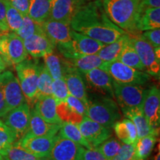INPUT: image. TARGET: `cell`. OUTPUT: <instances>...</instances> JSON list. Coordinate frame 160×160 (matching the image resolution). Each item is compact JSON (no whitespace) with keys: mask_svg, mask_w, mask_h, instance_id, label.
<instances>
[{"mask_svg":"<svg viewBox=\"0 0 160 160\" xmlns=\"http://www.w3.org/2000/svg\"><path fill=\"white\" fill-rule=\"evenodd\" d=\"M71 29L108 45L117 40L126 32L108 17L101 0L80 5L70 23Z\"/></svg>","mask_w":160,"mask_h":160,"instance_id":"obj_1","label":"cell"},{"mask_svg":"<svg viewBox=\"0 0 160 160\" xmlns=\"http://www.w3.org/2000/svg\"><path fill=\"white\" fill-rule=\"evenodd\" d=\"M102 2L112 22L129 35L138 34L137 24L142 11L141 0H102Z\"/></svg>","mask_w":160,"mask_h":160,"instance_id":"obj_2","label":"cell"},{"mask_svg":"<svg viewBox=\"0 0 160 160\" xmlns=\"http://www.w3.org/2000/svg\"><path fill=\"white\" fill-rule=\"evenodd\" d=\"M105 44L73 30L69 42L57 45L59 53L65 59H73L81 56L97 54Z\"/></svg>","mask_w":160,"mask_h":160,"instance_id":"obj_3","label":"cell"},{"mask_svg":"<svg viewBox=\"0 0 160 160\" xmlns=\"http://www.w3.org/2000/svg\"><path fill=\"white\" fill-rule=\"evenodd\" d=\"M16 71L27 103L29 105L35 104L39 72V61L25 59L16 65Z\"/></svg>","mask_w":160,"mask_h":160,"instance_id":"obj_4","label":"cell"},{"mask_svg":"<svg viewBox=\"0 0 160 160\" xmlns=\"http://www.w3.org/2000/svg\"><path fill=\"white\" fill-rule=\"evenodd\" d=\"M85 117L111 128L120 119L121 113L113 98L105 97L92 102L89 101Z\"/></svg>","mask_w":160,"mask_h":160,"instance_id":"obj_5","label":"cell"},{"mask_svg":"<svg viewBox=\"0 0 160 160\" xmlns=\"http://www.w3.org/2000/svg\"><path fill=\"white\" fill-rule=\"evenodd\" d=\"M130 42L137 51L146 73L159 77L160 48H154L139 34L129 35Z\"/></svg>","mask_w":160,"mask_h":160,"instance_id":"obj_6","label":"cell"},{"mask_svg":"<svg viewBox=\"0 0 160 160\" xmlns=\"http://www.w3.org/2000/svg\"><path fill=\"white\" fill-rule=\"evenodd\" d=\"M28 55L23 39L14 32H6L0 37V57L6 65H17Z\"/></svg>","mask_w":160,"mask_h":160,"instance_id":"obj_7","label":"cell"},{"mask_svg":"<svg viewBox=\"0 0 160 160\" xmlns=\"http://www.w3.org/2000/svg\"><path fill=\"white\" fill-rule=\"evenodd\" d=\"M114 97L124 112L137 107H142L148 90L140 85L119 83L113 80Z\"/></svg>","mask_w":160,"mask_h":160,"instance_id":"obj_8","label":"cell"},{"mask_svg":"<svg viewBox=\"0 0 160 160\" xmlns=\"http://www.w3.org/2000/svg\"><path fill=\"white\" fill-rule=\"evenodd\" d=\"M100 68L105 70L113 81L123 84H135L142 85L150 80V75L125 65L116 60L111 62H104Z\"/></svg>","mask_w":160,"mask_h":160,"instance_id":"obj_9","label":"cell"},{"mask_svg":"<svg viewBox=\"0 0 160 160\" xmlns=\"http://www.w3.org/2000/svg\"><path fill=\"white\" fill-rule=\"evenodd\" d=\"M142 108L150 133L158 137L160 128V91L158 88L153 86L148 90Z\"/></svg>","mask_w":160,"mask_h":160,"instance_id":"obj_10","label":"cell"},{"mask_svg":"<svg viewBox=\"0 0 160 160\" xmlns=\"http://www.w3.org/2000/svg\"><path fill=\"white\" fill-rule=\"evenodd\" d=\"M31 119V108L25 102L10 111L4 117V123L17 136L19 140L28 133Z\"/></svg>","mask_w":160,"mask_h":160,"instance_id":"obj_11","label":"cell"},{"mask_svg":"<svg viewBox=\"0 0 160 160\" xmlns=\"http://www.w3.org/2000/svg\"><path fill=\"white\" fill-rule=\"evenodd\" d=\"M57 139V134L53 136H33L27 133L18 140L17 143L22 148L37 157H47Z\"/></svg>","mask_w":160,"mask_h":160,"instance_id":"obj_12","label":"cell"},{"mask_svg":"<svg viewBox=\"0 0 160 160\" xmlns=\"http://www.w3.org/2000/svg\"><path fill=\"white\" fill-rule=\"evenodd\" d=\"M84 149L82 146L57 135V139L46 157V160H80Z\"/></svg>","mask_w":160,"mask_h":160,"instance_id":"obj_13","label":"cell"},{"mask_svg":"<svg viewBox=\"0 0 160 160\" xmlns=\"http://www.w3.org/2000/svg\"><path fill=\"white\" fill-rule=\"evenodd\" d=\"M78 127L92 148H97L111 137V128L100 125L88 117H84Z\"/></svg>","mask_w":160,"mask_h":160,"instance_id":"obj_14","label":"cell"},{"mask_svg":"<svg viewBox=\"0 0 160 160\" xmlns=\"http://www.w3.org/2000/svg\"><path fill=\"white\" fill-rule=\"evenodd\" d=\"M3 77L4 93L8 111L26 102L25 96L20 87L19 80L11 71L2 73Z\"/></svg>","mask_w":160,"mask_h":160,"instance_id":"obj_15","label":"cell"},{"mask_svg":"<svg viewBox=\"0 0 160 160\" xmlns=\"http://www.w3.org/2000/svg\"><path fill=\"white\" fill-rule=\"evenodd\" d=\"M66 62H67V67L64 73L63 77L65 80L69 94L81 100L88 108L89 99L88 97L85 82L82 77L81 73L75 68H73L67 61V59Z\"/></svg>","mask_w":160,"mask_h":160,"instance_id":"obj_16","label":"cell"},{"mask_svg":"<svg viewBox=\"0 0 160 160\" xmlns=\"http://www.w3.org/2000/svg\"><path fill=\"white\" fill-rule=\"evenodd\" d=\"M23 42L28 54L35 59L43 57L47 53L54 51L57 47L44 31L30 36L23 39Z\"/></svg>","mask_w":160,"mask_h":160,"instance_id":"obj_17","label":"cell"},{"mask_svg":"<svg viewBox=\"0 0 160 160\" xmlns=\"http://www.w3.org/2000/svg\"><path fill=\"white\" fill-rule=\"evenodd\" d=\"M84 76L85 81L92 90L109 95L111 98H114L113 88V79L105 70L102 68H94L86 73H81Z\"/></svg>","mask_w":160,"mask_h":160,"instance_id":"obj_18","label":"cell"},{"mask_svg":"<svg viewBox=\"0 0 160 160\" xmlns=\"http://www.w3.org/2000/svg\"><path fill=\"white\" fill-rule=\"evenodd\" d=\"M42 28L56 45L69 42L71 40V28L69 24L48 19L41 24Z\"/></svg>","mask_w":160,"mask_h":160,"instance_id":"obj_19","label":"cell"},{"mask_svg":"<svg viewBox=\"0 0 160 160\" xmlns=\"http://www.w3.org/2000/svg\"><path fill=\"white\" fill-rule=\"evenodd\" d=\"M51 12L49 19L69 24L81 5L80 0H50Z\"/></svg>","mask_w":160,"mask_h":160,"instance_id":"obj_20","label":"cell"},{"mask_svg":"<svg viewBox=\"0 0 160 160\" xmlns=\"http://www.w3.org/2000/svg\"><path fill=\"white\" fill-rule=\"evenodd\" d=\"M33 109L43 120L51 124H62L57 112V102L52 96L37 100Z\"/></svg>","mask_w":160,"mask_h":160,"instance_id":"obj_21","label":"cell"},{"mask_svg":"<svg viewBox=\"0 0 160 160\" xmlns=\"http://www.w3.org/2000/svg\"><path fill=\"white\" fill-rule=\"evenodd\" d=\"M62 124H51L43 120L34 109L31 110L29 130L28 133L33 136H53L57 135Z\"/></svg>","mask_w":160,"mask_h":160,"instance_id":"obj_22","label":"cell"},{"mask_svg":"<svg viewBox=\"0 0 160 160\" xmlns=\"http://www.w3.org/2000/svg\"><path fill=\"white\" fill-rule=\"evenodd\" d=\"M160 28V8H147L140 13L137 24V31H146Z\"/></svg>","mask_w":160,"mask_h":160,"instance_id":"obj_23","label":"cell"},{"mask_svg":"<svg viewBox=\"0 0 160 160\" xmlns=\"http://www.w3.org/2000/svg\"><path fill=\"white\" fill-rule=\"evenodd\" d=\"M115 133L118 139L125 144L135 145L138 139L137 131L134 124L131 119H124L117 121L113 125Z\"/></svg>","mask_w":160,"mask_h":160,"instance_id":"obj_24","label":"cell"},{"mask_svg":"<svg viewBox=\"0 0 160 160\" xmlns=\"http://www.w3.org/2000/svg\"><path fill=\"white\" fill-rule=\"evenodd\" d=\"M129 39V34L126 33L113 42L104 45L98 52L97 55L105 62H111L118 60L124 46L128 42Z\"/></svg>","mask_w":160,"mask_h":160,"instance_id":"obj_25","label":"cell"},{"mask_svg":"<svg viewBox=\"0 0 160 160\" xmlns=\"http://www.w3.org/2000/svg\"><path fill=\"white\" fill-rule=\"evenodd\" d=\"M43 59L46 68L49 71L53 79L63 77L67 67V62L65 58L53 51L44 56Z\"/></svg>","mask_w":160,"mask_h":160,"instance_id":"obj_26","label":"cell"},{"mask_svg":"<svg viewBox=\"0 0 160 160\" xmlns=\"http://www.w3.org/2000/svg\"><path fill=\"white\" fill-rule=\"evenodd\" d=\"M50 0H30L28 15L33 21L42 24L50 18Z\"/></svg>","mask_w":160,"mask_h":160,"instance_id":"obj_27","label":"cell"},{"mask_svg":"<svg viewBox=\"0 0 160 160\" xmlns=\"http://www.w3.org/2000/svg\"><path fill=\"white\" fill-rule=\"evenodd\" d=\"M66 59L81 73H86L92 69L99 68L105 62L97 54L81 56L73 59Z\"/></svg>","mask_w":160,"mask_h":160,"instance_id":"obj_28","label":"cell"},{"mask_svg":"<svg viewBox=\"0 0 160 160\" xmlns=\"http://www.w3.org/2000/svg\"><path fill=\"white\" fill-rule=\"evenodd\" d=\"M57 135L59 136L60 137L71 140L72 142L82 146L85 148H92L91 145L88 142L87 140L82 134L78 125L75 124L64 122L62 123L61 128H60Z\"/></svg>","mask_w":160,"mask_h":160,"instance_id":"obj_29","label":"cell"},{"mask_svg":"<svg viewBox=\"0 0 160 160\" xmlns=\"http://www.w3.org/2000/svg\"><path fill=\"white\" fill-rule=\"evenodd\" d=\"M124 115L134 124L137 131L138 139L150 134V129L144 115L142 107H137L124 112Z\"/></svg>","mask_w":160,"mask_h":160,"instance_id":"obj_30","label":"cell"},{"mask_svg":"<svg viewBox=\"0 0 160 160\" xmlns=\"http://www.w3.org/2000/svg\"><path fill=\"white\" fill-rule=\"evenodd\" d=\"M53 78L46 68L45 64L39 63V72L37 82V92L36 96L37 100L45 97L52 96V83Z\"/></svg>","mask_w":160,"mask_h":160,"instance_id":"obj_31","label":"cell"},{"mask_svg":"<svg viewBox=\"0 0 160 160\" xmlns=\"http://www.w3.org/2000/svg\"><path fill=\"white\" fill-rule=\"evenodd\" d=\"M118 61L121 62L125 65L141 71H145V68H144L137 51L130 42V39L124 46L122 51L118 58Z\"/></svg>","mask_w":160,"mask_h":160,"instance_id":"obj_32","label":"cell"},{"mask_svg":"<svg viewBox=\"0 0 160 160\" xmlns=\"http://www.w3.org/2000/svg\"><path fill=\"white\" fill-rule=\"evenodd\" d=\"M157 137L150 133L137 139L135 144V160H145L149 157L157 142Z\"/></svg>","mask_w":160,"mask_h":160,"instance_id":"obj_33","label":"cell"},{"mask_svg":"<svg viewBox=\"0 0 160 160\" xmlns=\"http://www.w3.org/2000/svg\"><path fill=\"white\" fill-rule=\"evenodd\" d=\"M17 141L18 139L15 133L0 120V153L5 157L8 149Z\"/></svg>","mask_w":160,"mask_h":160,"instance_id":"obj_34","label":"cell"},{"mask_svg":"<svg viewBox=\"0 0 160 160\" xmlns=\"http://www.w3.org/2000/svg\"><path fill=\"white\" fill-rule=\"evenodd\" d=\"M57 112L59 119L62 122H71L75 125H79L83 119V116L72 110L65 102L57 104Z\"/></svg>","mask_w":160,"mask_h":160,"instance_id":"obj_35","label":"cell"},{"mask_svg":"<svg viewBox=\"0 0 160 160\" xmlns=\"http://www.w3.org/2000/svg\"><path fill=\"white\" fill-rule=\"evenodd\" d=\"M5 158L8 160H46V157H39L27 151L22 148L17 142L8 149Z\"/></svg>","mask_w":160,"mask_h":160,"instance_id":"obj_36","label":"cell"},{"mask_svg":"<svg viewBox=\"0 0 160 160\" xmlns=\"http://www.w3.org/2000/svg\"><path fill=\"white\" fill-rule=\"evenodd\" d=\"M23 21V15L13 8L7 0L6 6V22L9 31L17 33Z\"/></svg>","mask_w":160,"mask_h":160,"instance_id":"obj_37","label":"cell"},{"mask_svg":"<svg viewBox=\"0 0 160 160\" xmlns=\"http://www.w3.org/2000/svg\"><path fill=\"white\" fill-rule=\"evenodd\" d=\"M42 31H43L41 24L33 21L31 18L29 17L28 15L26 14L23 15L22 24L16 33L22 39H25L30 36Z\"/></svg>","mask_w":160,"mask_h":160,"instance_id":"obj_38","label":"cell"},{"mask_svg":"<svg viewBox=\"0 0 160 160\" xmlns=\"http://www.w3.org/2000/svg\"><path fill=\"white\" fill-rule=\"evenodd\" d=\"M122 145V144L120 142L119 140L111 137L106 139L97 148L102 152V153L105 156L106 159L108 160H111L119 151Z\"/></svg>","mask_w":160,"mask_h":160,"instance_id":"obj_39","label":"cell"},{"mask_svg":"<svg viewBox=\"0 0 160 160\" xmlns=\"http://www.w3.org/2000/svg\"><path fill=\"white\" fill-rule=\"evenodd\" d=\"M68 95L69 92L64 77L53 79L52 83V97L57 104L65 102Z\"/></svg>","mask_w":160,"mask_h":160,"instance_id":"obj_40","label":"cell"},{"mask_svg":"<svg viewBox=\"0 0 160 160\" xmlns=\"http://www.w3.org/2000/svg\"><path fill=\"white\" fill-rule=\"evenodd\" d=\"M135 145L122 144L118 153L111 160H135Z\"/></svg>","mask_w":160,"mask_h":160,"instance_id":"obj_41","label":"cell"},{"mask_svg":"<svg viewBox=\"0 0 160 160\" xmlns=\"http://www.w3.org/2000/svg\"><path fill=\"white\" fill-rule=\"evenodd\" d=\"M65 102L72 110H73L79 114L85 117L88 108L81 100L69 94L65 100Z\"/></svg>","mask_w":160,"mask_h":160,"instance_id":"obj_42","label":"cell"},{"mask_svg":"<svg viewBox=\"0 0 160 160\" xmlns=\"http://www.w3.org/2000/svg\"><path fill=\"white\" fill-rule=\"evenodd\" d=\"M143 39L148 41L154 48H160V29L156 28L144 31L140 34Z\"/></svg>","mask_w":160,"mask_h":160,"instance_id":"obj_43","label":"cell"},{"mask_svg":"<svg viewBox=\"0 0 160 160\" xmlns=\"http://www.w3.org/2000/svg\"><path fill=\"white\" fill-rule=\"evenodd\" d=\"M80 160H108L98 148H85Z\"/></svg>","mask_w":160,"mask_h":160,"instance_id":"obj_44","label":"cell"},{"mask_svg":"<svg viewBox=\"0 0 160 160\" xmlns=\"http://www.w3.org/2000/svg\"><path fill=\"white\" fill-rule=\"evenodd\" d=\"M8 2L22 15L28 14L30 0H8Z\"/></svg>","mask_w":160,"mask_h":160,"instance_id":"obj_45","label":"cell"},{"mask_svg":"<svg viewBox=\"0 0 160 160\" xmlns=\"http://www.w3.org/2000/svg\"><path fill=\"white\" fill-rule=\"evenodd\" d=\"M6 6L7 0H0V30L4 33L9 32L6 22Z\"/></svg>","mask_w":160,"mask_h":160,"instance_id":"obj_46","label":"cell"},{"mask_svg":"<svg viewBox=\"0 0 160 160\" xmlns=\"http://www.w3.org/2000/svg\"><path fill=\"white\" fill-rule=\"evenodd\" d=\"M8 113L5 103V93H4L3 77L2 73L0 74V117H4Z\"/></svg>","mask_w":160,"mask_h":160,"instance_id":"obj_47","label":"cell"},{"mask_svg":"<svg viewBox=\"0 0 160 160\" xmlns=\"http://www.w3.org/2000/svg\"><path fill=\"white\" fill-rule=\"evenodd\" d=\"M142 8H160V0H141Z\"/></svg>","mask_w":160,"mask_h":160,"instance_id":"obj_48","label":"cell"},{"mask_svg":"<svg viewBox=\"0 0 160 160\" xmlns=\"http://www.w3.org/2000/svg\"><path fill=\"white\" fill-rule=\"evenodd\" d=\"M6 65L5 63L4 62V61L2 60V59L1 57H0V74H1L2 72L5 71V68H6Z\"/></svg>","mask_w":160,"mask_h":160,"instance_id":"obj_49","label":"cell"},{"mask_svg":"<svg viewBox=\"0 0 160 160\" xmlns=\"http://www.w3.org/2000/svg\"><path fill=\"white\" fill-rule=\"evenodd\" d=\"M159 151H158V153L157 155L155 156L154 157V160H160V152H159V148L158 149Z\"/></svg>","mask_w":160,"mask_h":160,"instance_id":"obj_50","label":"cell"},{"mask_svg":"<svg viewBox=\"0 0 160 160\" xmlns=\"http://www.w3.org/2000/svg\"><path fill=\"white\" fill-rule=\"evenodd\" d=\"M0 160H5V157H4V156H2L0 153Z\"/></svg>","mask_w":160,"mask_h":160,"instance_id":"obj_51","label":"cell"},{"mask_svg":"<svg viewBox=\"0 0 160 160\" xmlns=\"http://www.w3.org/2000/svg\"><path fill=\"white\" fill-rule=\"evenodd\" d=\"M3 33H4V32H2V31H1V30H0V37H1V36H2V34H3Z\"/></svg>","mask_w":160,"mask_h":160,"instance_id":"obj_52","label":"cell"},{"mask_svg":"<svg viewBox=\"0 0 160 160\" xmlns=\"http://www.w3.org/2000/svg\"><path fill=\"white\" fill-rule=\"evenodd\" d=\"M5 160H8V159H6V158H5Z\"/></svg>","mask_w":160,"mask_h":160,"instance_id":"obj_53","label":"cell"}]
</instances>
